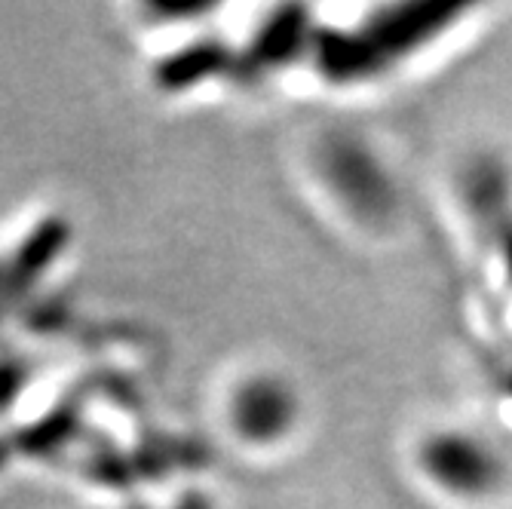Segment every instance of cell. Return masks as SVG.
Returning a JSON list of instances; mask_svg holds the SVG:
<instances>
[{"label":"cell","instance_id":"1","mask_svg":"<svg viewBox=\"0 0 512 509\" xmlns=\"http://www.w3.org/2000/svg\"><path fill=\"white\" fill-rule=\"evenodd\" d=\"M417 460H421L424 476L442 494L460 500H485L506 479L500 451L488 439L467 430H439L427 436Z\"/></svg>","mask_w":512,"mask_h":509},{"label":"cell","instance_id":"2","mask_svg":"<svg viewBox=\"0 0 512 509\" xmlns=\"http://www.w3.org/2000/svg\"><path fill=\"white\" fill-rule=\"evenodd\" d=\"M298 421V396L295 390L273 375L249 378L230 402V424L255 445L279 442Z\"/></svg>","mask_w":512,"mask_h":509},{"label":"cell","instance_id":"3","mask_svg":"<svg viewBox=\"0 0 512 509\" xmlns=\"http://www.w3.org/2000/svg\"><path fill=\"white\" fill-rule=\"evenodd\" d=\"M71 243V227L62 218H43L37 227H31L19 249L4 258V289H7V304L16 298H25L50 267L62 258V252Z\"/></svg>","mask_w":512,"mask_h":509},{"label":"cell","instance_id":"4","mask_svg":"<svg viewBox=\"0 0 512 509\" xmlns=\"http://www.w3.org/2000/svg\"><path fill=\"white\" fill-rule=\"evenodd\" d=\"M234 59L237 53L230 50V46H224L221 40L203 37V40L181 46L178 53L160 59L154 68V83L163 92H184L212 77H230L234 74Z\"/></svg>","mask_w":512,"mask_h":509},{"label":"cell","instance_id":"5","mask_svg":"<svg viewBox=\"0 0 512 509\" xmlns=\"http://www.w3.org/2000/svg\"><path fill=\"white\" fill-rule=\"evenodd\" d=\"M25 378H28V368H22L19 359H13V362H0V411L10 408V405L22 396Z\"/></svg>","mask_w":512,"mask_h":509},{"label":"cell","instance_id":"6","mask_svg":"<svg viewBox=\"0 0 512 509\" xmlns=\"http://www.w3.org/2000/svg\"><path fill=\"white\" fill-rule=\"evenodd\" d=\"M169 509H218V503L203 491H184Z\"/></svg>","mask_w":512,"mask_h":509},{"label":"cell","instance_id":"7","mask_svg":"<svg viewBox=\"0 0 512 509\" xmlns=\"http://www.w3.org/2000/svg\"><path fill=\"white\" fill-rule=\"evenodd\" d=\"M10 454H13V445L7 442V439H0V470L7 467V460H10Z\"/></svg>","mask_w":512,"mask_h":509},{"label":"cell","instance_id":"8","mask_svg":"<svg viewBox=\"0 0 512 509\" xmlns=\"http://www.w3.org/2000/svg\"><path fill=\"white\" fill-rule=\"evenodd\" d=\"M7 307V289H4V261H0V310Z\"/></svg>","mask_w":512,"mask_h":509}]
</instances>
